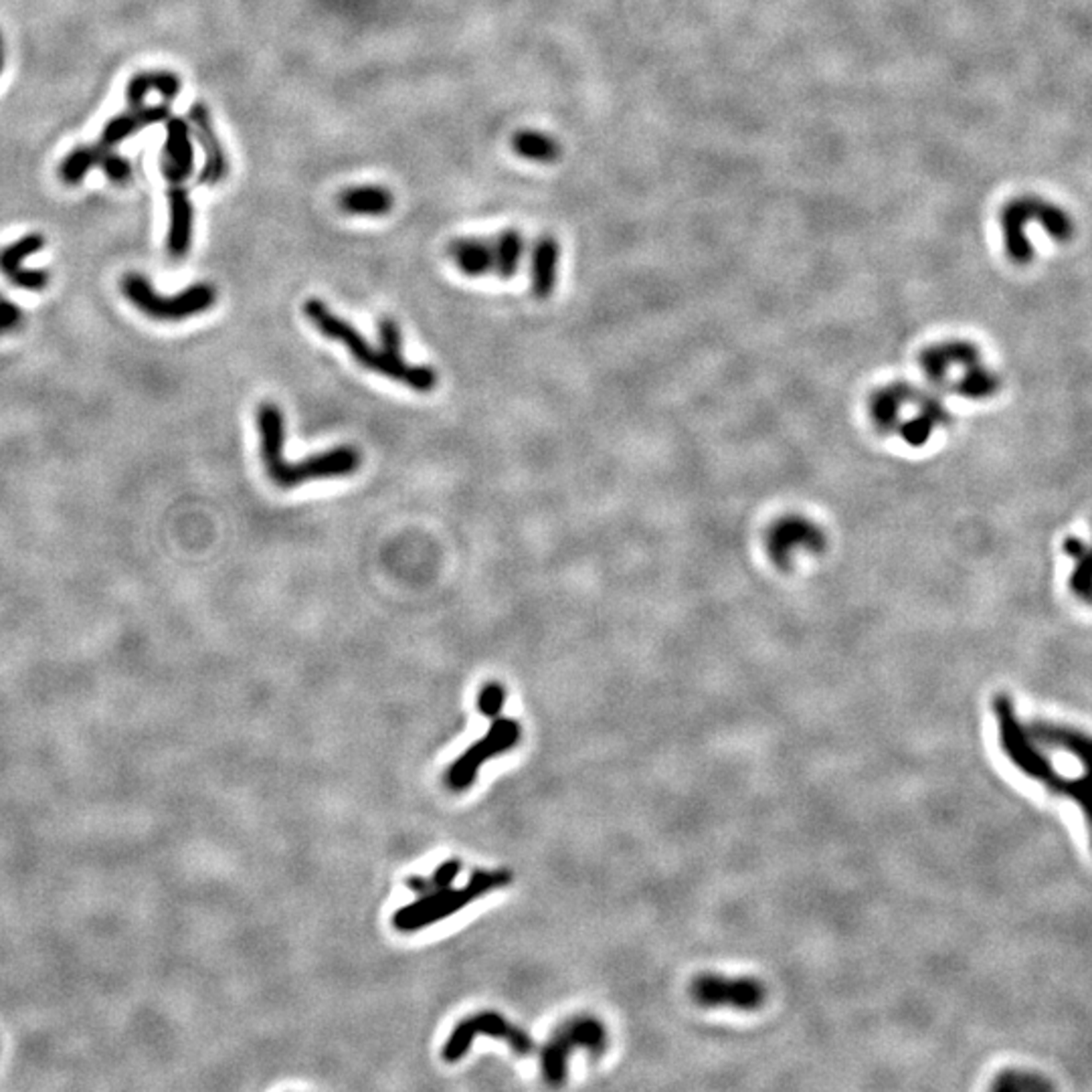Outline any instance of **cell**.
Returning <instances> with one entry per match:
<instances>
[{"label":"cell","instance_id":"7a4b0ae2","mask_svg":"<svg viewBox=\"0 0 1092 1092\" xmlns=\"http://www.w3.org/2000/svg\"><path fill=\"white\" fill-rule=\"evenodd\" d=\"M256 423L259 433L261 461L266 465L269 480L278 488L290 490L308 482L347 478V475L360 470L362 455L352 445H336V448L328 451L313 453L310 458L286 461V458H283L286 419H283V411L276 403H261L256 411Z\"/></svg>","mask_w":1092,"mask_h":1092},{"label":"cell","instance_id":"6da1fadb","mask_svg":"<svg viewBox=\"0 0 1092 1092\" xmlns=\"http://www.w3.org/2000/svg\"><path fill=\"white\" fill-rule=\"evenodd\" d=\"M994 716L997 743L1009 765L1078 805L1092 847V734L1048 718L1026 722L1007 694L994 698Z\"/></svg>","mask_w":1092,"mask_h":1092},{"label":"cell","instance_id":"277c9868","mask_svg":"<svg viewBox=\"0 0 1092 1092\" xmlns=\"http://www.w3.org/2000/svg\"><path fill=\"white\" fill-rule=\"evenodd\" d=\"M1028 222H1038L1048 233V237L1058 243H1068L1075 237V221L1054 202L1040 197L1011 199L999 210V225L1004 233L1007 257L1018 266H1026L1034 259V247L1026 237Z\"/></svg>","mask_w":1092,"mask_h":1092},{"label":"cell","instance_id":"4fadbf2b","mask_svg":"<svg viewBox=\"0 0 1092 1092\" xmlns=\"http://www.w3.org/2000/svg\"><path fill=\"white\" fill-rule=\"evenodd\" d=\"M160 172L170 185H182L195 172V146L188 119L168 118L166 140L160 150Z\"/></svg>","mask_w":1092,"mask_h":1092},{"label":"cell","instance_id":"e0dca14e","mask_svg":"<svg viewBox=\"0 0 1092 1092\" xmlns=\"http://www.w3.org/2000/svg\"><path fill=\"white\" fill-rule=\"evenodd\" d=\"M168 118H170V108L166 104L130 108V111H126V114L116 116L108 121L104 130H101L97 144L101 148H116L126 138L134 136L140 130L162 124V121L166 124Z\"/></svg>","mask_w":1092,"mask_h":1092},{"label":"cell","instance_id":"ac0fdd59","mask_svg":"<svg viewBox=\"0 0 1092 1092\" xmlns=\"http://www.w3.org/2000/svg\"><path fill=\"white\" fill-rule=\"evenodd\" d=\"M392 207V190L382 185H354L338 195V209L350 217H384Z\"/></svg>","mask_w":1092,"mask_h":1092},{"label":"cell","instance_id":"4316f807","mask_svg":"<svg viewBox=\"0 0 1092 1092\" xmlns=\"http://www.w3.org/2000/svg\"><path fill=\"white\" fill-rule=\"evenodd\" d=\"M1052 1082L1028 1070H1006L994 1082L995 1090H1038L1050 1088Z\"/></svg>","mask_w":1092,"mask_h":1092},{"label":"cell","instance_id":"9c48e42d","mask_svg":"<svg viewBox=\"0 0 1092 1092\" xmlns=\"http://www.w3.org/2000/svg\"><path fill=\"white\" fill-rule=\"evenodd\" d=\"M694 1004L700 1007H731L738 1011H755L765 1006L767 987L756 977H726L718 973H700L688 987Z\"/></svg>","mask_w":1092,"mask_h":1092},{"label":"cell","instance_id":"5bb4252c","mask_svg":"<svg viewBox=\"0 0 1092 1092\" xmlns=\"http://www.w3.org/2000/svg\"><path fill=\"white\" fill-rule=\"evenodd\" d=\"M45 247V237L40 233H28L10 245L0 249V273L13 283L15 288L27 291H43L49 283V273L40 269H25L23 261L35 256Z\"/></svg>","mask_w":1092,"mask_h":1092},{"label":"cell","instance_id":"d6a6232c","mask_svg":"<svg viewBox=\"0 0 1092 1092\" xmlns=\"http://www.w3.org/2000/svg\"><path fill=\"white\" fill-rule=\"evenodd\" d=\"M334 3L342 5V6H362V5L374 3V0H334Z\"/></svg>","mask_w":1092,"mask_h":1092},{"label":"cell","instance_id":"30bf717a","mask_svg":"<svg viewBox=\"0 0 1092 1092\" xmlns=\"http://www.w3.org/2000/svg\"><path fill=\"white\" fill-rule=\"evenodd\" d=\"M480 1034L504 1040L506 1044H508L516 1052V1054H522V1056L532 1054L536 1048L532 1038L526 1034V1031H522L520 1028L512 1026L508 1019L502 1018L500 1014H495V1011H482V1014L465 1018L463 1021H460L458 1026H455V1029L451 1031L448 1041H445V1046H443L445 1062L461 1060L465 1052L472 1048L473 1038Z\"/></svg>","mask_w":1092,"mask_h":1092},{"label":"cell","instance_id":"d4e9b609","mask_svg":"<svg viewBox=\"0 0 1092 1092\" xmlns=\"http://www.w3.org/2000/svg\"><path fill=\"white\" fill-rule=\"evenodd\" d=\"M494 247V271L502 279H512L520 269L524 256V237L520 231L504 229L492 243Z\"/></svg>","mask_w":1092,"mask_h":1092},{"label":"cell","instance_id":"7402d4cb","mask_svg":"<svg viewBox=\"0 0 1092 1092\" xmlns=\"http://www.w3.org/2000/svg\"><path fill=\"white\" fill-rule=\"evenodd\" d=\"M1062 551L1075 561V569L1068 576V586L1082 603H1092V544L1085 542L1078 536H1066L1062 540Z\"/></svg>","mask_w":1092,"mask_h":1092},{"label":"cell","instance_id":"836d02e7","mask_svg":"<svg viewBox=\"0 0 1092 1092\" xmlns=\"http://www.w3.org/2000/svg\"><path fill=\"white\" fill-rule=\"evenodd\" d=\"M3 69H5V55H3V51H0V74H3Z\"/></svg>","mask_w":1092,"mask_h":1092},{"label":"cell","instance_id":"d6986e66","mask_svg":"<svg viewBox=\"0 0 1092 1092\" xmlns=\"http://www.w3.org/2000/svg\"><path fill=\"white\" fill-rule=\"evenodd\" d=\"M561 245L552 235H542L536 239L530 256V288L539 300L552 296L559 278Z\"/></svg>","mask_w":1092,"mask_h":1092},{"label":"cell","instance_id":"44dd1931","mask_svg":"<svg viewBox=\"0 0 1092 1092\" xmlns=\"http://www.w3.org/2000/svg\"><path fill=\"white\" fill-rule=\"evenodd\" d=\"M182 89V81L175 71H144L128 81L126 99L130 108L144 106V97L156 91L166 101L175 99Z\"/></svg>","mask_w":1092,"mask_h":1092},{"label":"cell","instance_id":"83f0119b","mask_svg":"<svg viewBox=\"0 0 1092 1092\" xmlns=\"http://www.w3.org/2000/svg\"><path fill=\"white\" fill-rule=\"evenodd\" d=\"M97 166H101V170H104V175L111 182H116V185L124 187V185H128V182L131 180V165H130V162L124 156H119L114 148H101L99 146Z\"/></svg>","mask_w":1092,"mask_h":1092},{"label":"cell","instance_id":"7c38bea8","mask_svg":"<svg viewBox=\"0 0 1092 1092\" xmlns=\"http://www.w3.org/2000/svg\"><path fill=\"white\" fill-rule=\"evenodd\" d=\"M187 119L190 124L192 138L199 142L202 154H205V162H202V170L199 172L197 182L205 187H217L219 182L229 176L231 165L227 150L222 146L215 124H212L210 111L202 101H197V104H192V108L188 109Z\"/></svg>","mask_w":1092,"mask_h":1092},{"label":"cell","instance_id":"4dcf8cb0","mask_svg":"<svg viewBox=\"0 0 1092 1092\" xmlns=\"http://www.w3.org/2000/svg\"><path fill=\"white\" fill-rule=\"evenodd\" d=\"M461 872V862L458 858H451V859H445L441 866H438V870L431 874V886L433 890H439V888H448L451 886V882L458 874Z\"/></svg>","mask_w":1092,"mask_h":1092},{"label":"cell","instance_id":"1f68e13d","mask_svg":"<svg viewBox=\"0 0 1092 1092\" xmlns=\"http://www.w3.org/2000/svg\"><path fill=\"white\" fill-rule=\"evenodd\" d=\"M404 884H407V888L413 890V893L419 894V896L421 894H427V893H433V886H431V880L429 878L411 876V878H407V882H404Z\"/></svg>","mask_w":1092,"mask_h":1092},{"label":"cell","instance_id":"ba28073f","mask_svg":"<svg viewBox=\"0 0 1092 1092\" xmlns=\"http://www.w3.org/2000/svg\"><path fill=\"white\" fill-rule=\"evenodd\" d=\"M522 726L518 721L508 716H495L492 718V724L478 743H473L458 761H455L448 771V785L453 791H465L470 789L478 777L480 767L498 756L506 751H510L520 743Z\"/></svg>","mask_w":1092,"mask_h":1092},{"label":"cell","instance_id":"8992f818","mask_svg":"<svg viewBox=\"0 0 1092 1092\" xmlns=\"http://www.w3.org/2000/svg\"><path fill=\"white\" fill-rule=\"evenodd\" d=\"M121 293L150 320L182 322L209 312L217 303V290L207 281L195 283L175 296H160L152 283L140 273H128L121 279Z\"/></svg>","mask_w":1092,"mask_h":1092},{"label":"cell","instance_id":"f546056e","mask_svg":"<svg viewBox=\"0 0 1092 1092\" xmlns=\"http://www.w3.org/2000/svg\"><path fill=\"white\" fill-rule=\"evenodd\" d=\"M379 338H381V347L389 354H394V357H403V332H401V326L397 324V320H392L389 316L381 318Z\"/></svg>","mask_w":1092,"mask_h":1092},{"label":"cell","instance_id":"52a82bcc","mask_svg":"<svg viewBox=\"0 0 1092 1092\" xmlns=\"http://www.w3.org/2000/svg\"><path fill=\"white\" fill-rule=\"evenodd\" d=\"M609 1044L603 1021L593 1016H576L566 1019L542 1048V1075L552 1086H561L569 1070V1056L576 1048H585L591 1056H601Z\"/></svg>","mask_w":1092,"mask_h":1092},{"label":"cell","instance_id":"9a60e30c","mask_svg":"<svg viewBox=\"0 0 1092 1092\" xmlns=\"http://www.w3.org/2000/svg\"><path fill=\"white\" fill-rule=\"evenodd\" d=\"M977 362H981V350L977 344L967 340L938 342L920 354V369L935 384H947L949 374L955 367L965 370Z\"/></svg>","mask_w":1092,"mask_h":1092},{"label":"cell","instance_id":"5b68a950","mask_svg":"<svg viewBox=\"0 0 1092 1092\" xmlns=\"http://www.w3.org/2000/svg\"><path fill=\"white\" fill-rule=\"evenodd\" d=\"M512 874L508 870H475L465 888H439L433 890V893L421 894V898L411 904L401 906L392 915V925L399 930H404V933H413V930L435 925L455 915L463 906H468L478 896L488 894L495 888L508 886Z\"/></svg>","mask_w":1092,"mask_h":1092},{"label":"cell","instance_id":"3957f363","mask_svg":"<svg viewBox=\"0 0 1092 1092\" xmlns=\"http://www.w3.org/2000/svg\"><path fill=\"white\" fill-rule=\"evenodd\" d=\"M303 316L308 318V322L324 338L340 342L362 369L377 372L381 377H387L394 382H401L407 389L417 392H431L438 387L439 377L431 367L413 364L404 360V357L389 354L382 347H374L350 322L340 318L336 312H332L324 300L310 298L303 301Z\"/></svg>","mask_w":1092,"mask_h":1092},{"label":"cell","instance_id":"d590c367","mask_svg":"<svg viewBox=\"0 0 1092 1092\" xmlns=\"http://www.w3.org/2000/svg\"><path fill=\"white\" fill-rule=\"evenodd\" d=\"M3 298H5V296H3V293H0V300H3Z\"/></svg>","mask_w":1092,"mask_h":1092},{"label":"cell","instance_id":"484cf974","mask_svg":"<svg viewBox=\"0 0 1092 1092\" xmlns=\"http://www.w3.org/2000/svg\"><path fill=\"white\" fill-rule=\"evenodd\" d=\"M97 160L99 146H79L74 152H69V156L61 162L59 176L67 185H77V182L85 178L91 168L97 166Z\"/></svg>","mask_w":1092,"mask_h":1092},{"label":"cell","instance_id":"ffe728a7","mask_svg":"<svg viewBox=\"0 0 1092 1092\" xmlns=\"http://www.w3.org/2000/svg\"><path fill=\"white\" fill-rule=\"evenodd\" d=\"M449 257L455 266L468 278H482L494 271V247L492 243L480 237H458L449 243Z\"/></svg>","mask_w":1092,"mask_h":1092},{"label":"cell","instance_id":"603a6c76","mask_svg":"<svg viewBox=\"0 0 1092 1092\" xmlns=\"http://www.w3.org/2000/svg\"><path fill=\"white\" fill-rule=\"evenodd\" d=\"M516 156L536 165H554L563 156L561 142L540 130H520L510 140Z\"/></svg>","mask_w":1092,"mask_h":1092},{"label":"cell","instance_id":"cb8c5ba5","mask_svg":"<svg viewBox=\"0 0 1092 1092\" xmlns=\"http://www.w3.org/2000/svg\"><path fill=\"white\" fill-rule=\"evenodd\" d=\"M950 389L957 391L961 397H965L969 401H985L995 397L999 392L1001 381L984 362H977L973 367L961 372V377L950 384Z\"/></svg>","mask_w":1092,"mask_h":1092},{"label":"cell","instance_id":"e575fe53","mask_svg":"<svg viewBox=\"0 0 1092 1092\" xmlns=\"http://www.w3.org/2000/svg\"><path fill=\"white\" fill-rule=\"evenodd\" d=\"M0 51H3V37H0Z\"/></svg>","mask_w":1092,"mask_h":1092},{"label":"cell","instance_id":"8fae6325","mask_svg":"<svg viewBox=\"0 0 1092 1092\" xmlns=\"http://www.w3.org/2000/svg\"><path fill=\"white\" fill-rule=\"evenodd\" d=\"M825 542L822 526L799 514L779 518L767 532L768 556L779 566L791 564L802 554H819L825 549Z\"/></svg>","mask_w":1092,"mask_h":1092},{"label":"cell","instance_id":"2e32d148","mask_svg":"<svg viewBox=\"0 0 1092 1092\" xmlns=\"http://www.w3.org/2000/svg\"><path fill=\"white\" fill-rule=\"evenodd\" d=\"M168 217L166 249L172 259H182L188 256L195 235V207L182 185H170L168 188Z\"/></svg>","mask_w":1092,"mask_h":1092},{"label":"cell","instance_id":"f1b7e54d","mask_svg":"<svg viewBox=\"0 0 1092 1092\" xmlns=\"http://www.w3.org/2000/svg\"><path fill=\"white\" fill-rule=\"evenodd\" d=\"M506 704V688L500 682H488L478 694V711L485 718L500 716Z\"/></svg>","mask_w":1092,"mask_h":1092}]
</instances>
